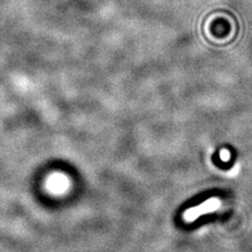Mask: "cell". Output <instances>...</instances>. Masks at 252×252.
I'll use <instances>...</instances> for the list:
<instances>
[{
	"label": "cell",
	"mask_w": 252,
	"mask_h": 252,
	"mask_svg": "<svg viewBox=\"0 0 252 252\" xmlns=\"http://www.w3.org/2000/svg\"><path fill=\"white\" fill-rule=\"evenodd\" d=\"M220 156H222V159L224 161H227L228 159H229V153H228V151H223L222 154H220Z\"/></svg>",
	"instance_id": "obj_1"
}]
</instances>
